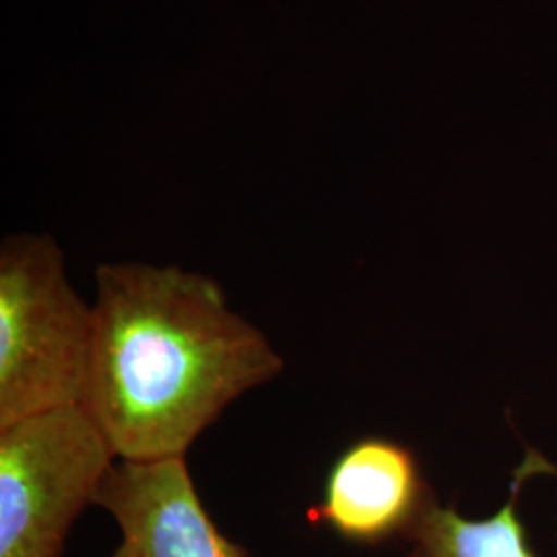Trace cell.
Segmentation results:
<instances>
[{
  "instance_id": "obj_1",
  "label": "cell",
  "mask_w": 557,
  "mask_h": 557,
  "mask_svg": "<svg viewBox=\"0 0 557 557\" xmlns=\"http://www.w3.org/2000/svg\"><path fill=\"white\" fill-rule=\"evenodd\" d=\"M83 407L119 460L186 458L195 440L283 359L220 283L180 267L100 264Z\"/></svg>"
},
{
  "instance_id": "obj_2",
  "label": "cell",
  "mask_w": 557,
  "mask_h": 557,
  "mask_svg": "<svg viewBox=\"0 0 557 557\" xmlns=\"http://www.w3.org/2000/svg\"><path fill=\"white\" fill-rule=\"evenodd\" d=\"M94 306L64 271L50 236L15 234L0 248V428L79 407L94 356Z\"/></svg>"
},
{
  "instance_id": "obj_3",
  "label": "cell",
  "mask_w": 557,
  "mask_h": 557,
  "mask_svg": "<svg viewBox=\"0 0 557 557\" xmlns=\"http://www.w3.org/2000/svg\"><path fill=\"white\" fill-rule=\"evenodd\" d=\"M116 455L87 409L0 428V557H60Z\"/></svg>"
},
{
  "instance_id": "obj_4",
  "label": "cell",
  "mask_w": 557,
  "mask_h": 557,
  "mask_svg": "<svg viewBox=\"0 0 557 557\" xmlns=\"http://www.w3.org/2000/svg\"><path fill=\"white\" fill-rule=\"evenodd\" d=\"M94 504L119 524L112 557H248L205 508L186 458L114 462Z\"/></svg>"
},
{
  "instance_id": "obj_5",
  "label": "cell",
  "mask_w": 557,
  "mask_h": 557,
  "mask_svg": "<svg viewBox=\"0 0 557 557\" xmlns=\"http://www.w3.org/2000/svg\"><path fill=\"white\" fill-rule=\"evenodd\" d=\"M432 498L409 446L366 436L335 458L308 518L349 543L382 545L409 537Z\"/></svg>"
},
{
  "instance_id": "obj_6",
  "label": "cell",
  "mask_w": 557,
  "mask_h": 557,
  "mask_svg": "<svg viewBox=\"0 0 557 557\" xmlns=\"http://www.w3.org/2000/svg\"><path fill=\"white\" fill-rule=\"evenodd\" d=\"M541 473L554 469L529 450L512 479L510 498L485 518L462 517L455 506H444L434 496L407 537L409 557H537L518 515V499L524 483Z\"/></svg>"
}]
</instances>
